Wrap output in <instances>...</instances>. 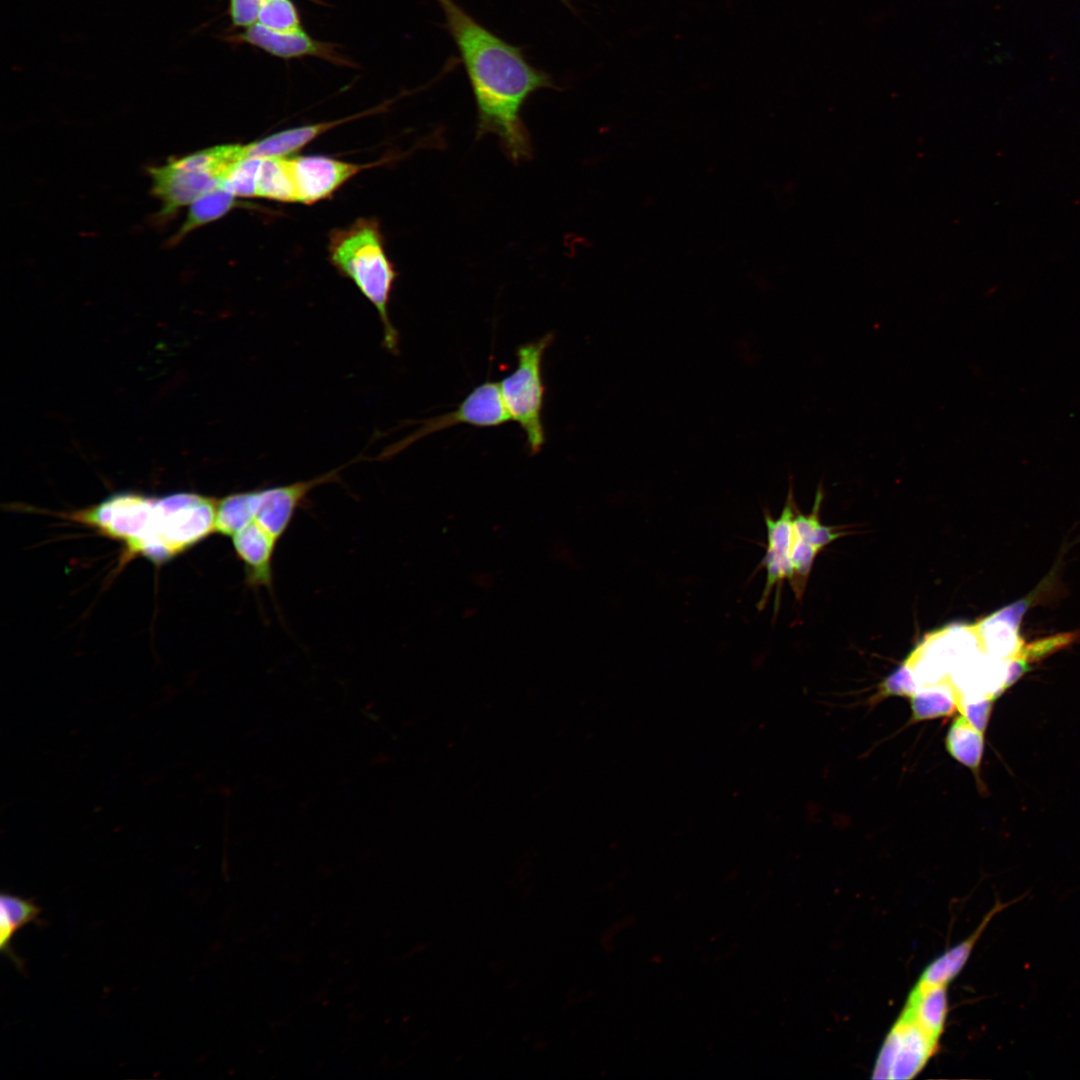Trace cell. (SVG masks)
I'll return each mask as SVG.
<instances>
[{"mask_svg": "<svg viewBox=\"0 0 1080 1080\" xmlns=\"http://www.w3.org/2000/svg\"><path fill=\"white\" fill-rule=\"evenodd\" d=\"M436 1L474 96L476 138L496 135L512 162L531 159L533 146L522 109L535 92L557 88L552 77L531 65L521 47L487 29L454 0Z\"/></svg>", "mask_w": 1080, "mask_h": 1080, "instance_id": "obj_1", "label": "cell"}, {"mask_svg": "<svg viewBox=\"0 0 1080 1080\" xmlns=\"http://www.w3.org/2000/svg\"><path fill=\"white\" fill-rule=\"evenodd\" d=\"M328 255L337 272L352 281L373 305L382 324V344L396 354L399 333L388 307L398 272L386 253L378 220L358 218L347 227L333 229L329 233Z\"/></svg>", "mask_w": 1080, "mask_h": 1080, "instance_id": "obj_2", "label": "cell"}, {"mask_svg": "<svg viewBox=\"0 0 1080 1080\" xmlns=\"http://www.w3.org/2000/svg\"><path fill=\"white\" fill-rule=\"evenodd\" d=\"M218 499L197 493L155 498L143 533L130 552L166 562L216 532Z\"/></svg>", "mask_w": 1080, "mask_h": 1080, "instance_id": "obj_3", "label": "cell"}, {"mask_svg": "<svg viewBox=\"0 0 1080 1080\" xmlns=\"http://www.w3.org/2000/svg\"><path fill=\"white\" fill-rule=\"evenodd\" d=\"M342 468L309 480L226 495L218 500L216 532L231 537L253 522L280 541L309 493L319 485L335 481Z\"/></svg>", "mask_w": 1080, "mask_h": 1080, "instance_id": "obj_4", "label": "cell"}, {"mask_svg": "<svg viewBox=\"0 0 1080 1080\" xmlns=\"http://www.w3.org/2000/svg\"><path fill=\"white\" fill-rule=\"evenodd\" d=\"M243 145L206 148L148 169L152 193L161 201V218H169L202 195L222 188L228 170L243 159Z\"/></svg>", "mask_w": 1080, "mask_h": 1080, "instance_id": "obj_5", "label": "cell"}, {"mask_svg": "<svg viewBox=\"0 0 1080 1080\" xmlns=\"http://www.w3.org/2000/svg\"><path fill=\"white\" fill-rule=\"evenodd\" d=\"M553 339V333H547L538 340L520 345L516 350L515 370L499 382L505 407L510 418L524 432L531 455L538 454L546 440L542 420L546 391L542 360Z\"/></svg>", "mask_w": 1080, "mask_h": 1080, "instance_id": "obj_6", "label": "cell"}, {"mask_svg": "<svg viewBox=\"0 0 1080 1080\" xmlns=\"http://www.w3.org/2000/svg\"><path fill=\"white\" fill-rule=\"evenodd\" d=\"M938 1040L902 1013L888 1032L873 1069L874 1079H910L935 1054Z\"/></svg>", "mask_w": 1080, "mask_h": 1080, "instance_id": "obj_7", "label": "cell"}, {"mask_svg": "<svg viewBox=\"0 0 1080 1080\" xmlns=\"http://www.w3.org/2000/svg\"><path fill=\"white\" fill-rule=\"evenodd\" d=\"M511 420L505 407L499 383L486 381L474 388L450 413L422 421L413 434L388 448L385 455L396 454L413 442L440 430L459 424L476 427H496Z\"/></svg>", "mask_w": 1080, "mask_h": 1080, "instance_id": "obj_8", "label": "cell"}, {"mask_svg": "<svg viewBox=\"0 0 1080 1080\" xmlns=\"http://www.w3.org/2000/svg\"><path fill=\"white\" fill-rule=\"evenodd\" d=\"M225 39L233 44L256 47L281 59L315 57L337 66L358 67L356 62L340 52L337 44L317 40L305 29L298 32L280 33L269 30L256 22Z\"/></svg>", "mask_w": 1080, "mask_h": 1080, "instance_id": "obj_9", "label": "cell"}, {"mask_svg": "<svg viewBox=\"0 0 1080 1080\" xmlns=\"http://www.w3.org/2000/svg\"><path fill=\"white\" fill-rule=\"evenodd\" d=\"M289 162L297 202L303 204H314L329 198L362 170L382 163L355 164L323 155L294 157Z\"/></svg>", "mask_w": 1080, "mask_h": 1080, "instance_id": "obj_10", "label": "cell"}, {"mask_svg": "<svg viewBox=\"0 0 1080 1080\" xmlns=\"http://www.w3.org/2000/svg\"><path fill=\"white\" fill-rule=\"evenodd\" d=\"M797 511L792 480L789 481L785 505L778 518H773L769 510H764V522L767 531V547L760 567L766 570V581L757 607L763 610L773 589L783 580H793L791 548L793 542L792 521Z\"/></svg>", "mask_w": 1080, "mask_h": 1080, "instance_id": "obj_11", "label": "cell"}, {"mask_svg": "<svg viewBox=\"0 0 1080 1080\" xmlns=\"http://www.w3.org/2000/svg\"><path fill=\"white\" fill-rule=\"evenodd\" d=\"M230 538L236 556L243 563L248 587L271 590L273 558L279 541L253 522L247 523Z\"/></svg>", "mask_w": 1080, "mask_h": 1080, "instance_id": "obj_12", "label": "cell"}, {"mask_svg": "<svg viewBox=\"0 0 1080 1080\" xmlns=\"http://www.w3.org/2000/svg\"><path fill=\"white\" fill-rule=\"evenodd\" d=\"M1024 898L1025 896L1022 895L1018 898L1012 899L1009 902H1002L1000 899H996L995 904L985 914L984 918L982 919L978 927L974 930V932L965 940L953 946L951 949L944 952L942 955L932 961L924 969L916 984L926 987L948 985V983L952 981L961 972V970L967 963L974 946L976 945L980 936L986 929L989 922L994 918V916Z\"/></svg>", "mask_w": 1080, "mask_h": 1080, "instance_id": "obj_13", "label": "cell"}, {"mask_svg": "<svg viewBox=\"0 0 1080 1080\" xmlns=\"http://www.w3.org/2000/svg\"><path fill=\"white\" fill-rule=\"evenodd\" d=\"M383 108L384 105L344 119L320 122L279 131L265 138L243 145L244 158L284 157L301 150L315 138L338 125L350 121L351 119L370 115Z\"/></svg>", "mask_w": 1080, "mask_h": 1080, "instance_id": "obj_14", "label": "cell"}, {"mask_svg": "<svg viewBox=\"0 0 1080 1080\" xmlns=\"http://www.w3.org/2000/svg\"><path fill=\"white\" fill-rule=\"evenodd\" d=\"M41 913L42 908L32 898H23L8 892L0 895V952L22 972L24 961L13 949L12 938L27 924L42 925Z\"/></svg>", "mask_w": 1080, "mask_h": 1080, "instance_id": "obj_15", "label": "cell"}, {"mask_svg": "<svg viewBox=\"0 0 1080 1080\" xmlns=\"http://www.w3.org/2000/svg\"><path fill=\"white\" fill-rule=\"evenodd\" d=\"M947 985H915L909 994L902 1013L912 1018L934 1039H940L944 1031L948 1001Z\"/></svg>", "mask_w": 1080, "mask_h": 1080, "instance_id": "obj_16", "label": "cell"}, {"mask_svg": "<svg viewBox=\"0 0 1080 1080\" xmlns=\"http://www.w3.org/2000/svg\"><path fill=\"white\" fill-rule=\"evenodd\" d=\"M186 219L171 239L173 244L181 241L192 231L220 219L235 207L241 206L237 197L223 188L208 192L189 205Z\"/></svg>", "mask_w": 1080, "mask_h": 1080, "instance_id": "obj_17", "label": "cell"}, {"mask_svg": "<svg viewBox=\"0 0 1080 1080\" xmlns=\"http://www.w3.org/2000/svg\"><path fill=\"white\" fill-rule=\"evenodd\" d=\"M256 197L280 202H297L289 159L262 158Z\"/></svg>", "mask_w": 1080, "mask_h": 1080, "instance_id": "obj_18", "label": "cell"}, {"mask_svg": "<svg viewBox=\"0 0 1080 1080\" xmlns=\"http://www.w3.org/2000/svg\"><path fill=\"white\" fill-rule=\"evenodd\" d=\"M910 699L913 721L949 716L958 709L957 692L949 681L921 686Z\"/></svg>", "mask_w": 1080, "mask_h": 1080, "instance_id": "obj_19", "label": "cell"}, {"mask_svg": "<svg viewBox=\"0 0 1080 1080\" xmlns=\"http://www.w3.org/2000/svg\"><path fill=\"white\" fill-rule=\"evenodd\" d=\"M945 745L948 753L958 762L971 769L979 766L983 751L982 732L973 727L962 714L951 724Z\"/></svg>", "mask_w": 1080, "mask_h": 1080, "instance_id": "obj_20", "label": "cell"}, {"mask_svg": "<svg viewBox=\"0 0 1080 1080\" xmlns=\"http://www.w3.org/2000/svg\"><path fill=\"white\" fill-rule=\"evenodd\" d=\"M823 496V489L819 484L811 513L805 515L797 509L792 521L793 537L818 548L820 551L841 535L839 532H835L832 527L824 526L820 522L819 509Z\"/></svg>", "mask_w": 1080, "mask_h": 1080, "instance_id": "obj_21", "label": "cell"}, {"mask_svg": "<svg viewBox=\"0 0 1080 1080\" xmlns=\"http://www.w3.org/2000/svg\"><path fill=\"white\" fill-rule=\"evenodd\" d=\"M257 23L274 32L304 30L300 14L292 0H267L261 6Z\"/></svg>", "mask_w": 1080, "mask_h": 1080, "instance_id": "obj_22", "label": "cell"}, {"mask_svg": "<svg viewBox=\"0 0 1080 1080\" xmlns=\"http://www.w3.org/2000/svg\"><path fill=\"white\" fill-rule=\"evenodd\" d=\"M261 162L259 157L237 161L225 175L222 188L236 197H256Z\"/></svg>", "mask_w": 1080, "mask_h": 1080, "instance_id": "obj_23", "label": "cell"}, {"mask_svg": "<svg viewBox=\"0 0 1080 1080\" xmlns=\"http://www.w3.org/2000/svg\"><path fill=\"white\" fill-rule=\"evenodd\" d=\"M912 670L904 662L897 670L889 675L880 685V693L883 696H905L911 698L919 689Z\"/></svg>", "mask_w": 1080, "mask_h": 1080, "instance_id": "obj_24", "label": "cell"}, {"mask_svg": "<svg viewBox=\"0 0 1080 1080\" xmlns=\"http://www.w3.org/2000/svg\"><path fill=\"white\" fill-rule=\"evenodd\" d=\"M991 701L980 696H958V710L980 732L986 728Z\"/></svg>", "mask_w": 1080, "mask_h": 1080, "instance_id": "obj_25", "label": "cell"}, {"mask_svg": "<svg viewBox=\"0 0 1080 1080\" xmlns=\"http://www.w3.org/2000/svg\"><path fill=\"white\" fill-rule=\"evenodd\" d=\"M265 1L267 0H229L228 14L232 26L245 29L255 24Z\"/></svg>", "mask_w": 1080, "mask_h": 1080, "instance_id": "obj_26", "label": "cell"}, {"mask_svg": "<svg viewBox=\"0 0 1080 1080\" xmlns=\"http://www.w3.org/2000/svg\"><path fill=\"white\" fill-rule=\"evenodd\" d=\"M560 1L563 2L566 5H569V0H560Z\"/></svg>", "mask_w": 1080, "mask_h": 1080, "instance_id": "obj_27", "label": "cell"}]
</instances>
